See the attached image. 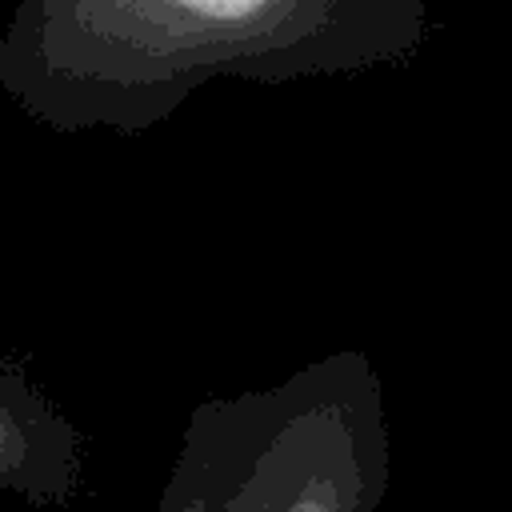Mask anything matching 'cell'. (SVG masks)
Instances as JSON below:
<instances>
[{
  "label": "cell",
  "instance_id": "3",
  "mask_svg": "<svg viewBox=\"0 0 512 512\" xmlns=\"http://www.w3.org/2000/svg\"><path fill=\"white\" fill-rule=\"evenodd\" d=\"M76 472V432L0 352V484L16 492H64Z\"/></svg>",
  "mask_w": 512,
  "mask_h": 512
},
{
  "label": "cell",
  "instance_id": "2",
  "mask_svg": "<svg viewBox=\"0 0 512 512\" xmlns=\"http://www.w3.org/2000/svg\"><path fill=\"white\" fill-rule=\"evenodd\" d=\"M384 392L364 352L200 404L176 484L224 512H372L384 480Z\"/></svg>",
  "mask_w": 512,
  "mask_h": 512
},
{
  "label": "cell",
  "instance_id": "1",
  "mask_svg": "<svg viewBox=\"0 0 512 512\" xmlns=\"http://www.w3.org/2000/svg\"><path fill=\"white\" fill-rule=\"evenodd\" d=\"M428 36L432 0H12L0 92L48 132L144 136L212 80L400 68Z\"/></svg>",
  "mask_w": 512,
  "mask_h": 512
}]
</instances>
